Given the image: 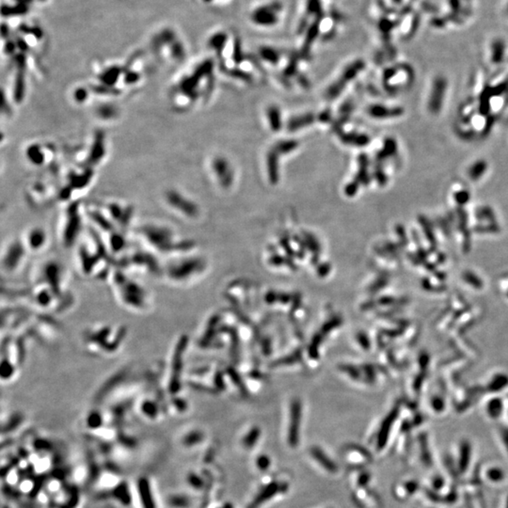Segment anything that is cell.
<instances>
[{"label":"cell","mask_w":508,"mask_h":508,"mask_svg":"<svg viewBox=\"0 0 508 508\" xmlns=\"http://www.w3.org/2000/svg\"><path fill=\"white\" fill-rule=\"evenodd\" d=\"M281 487L282 486H280V484H277V483L269 484V486H266L259 493V495L254 499L252 503L249 505V508H256L258 505L262 504L263 502L272 498L274 495H276L277 492H279L281 490Z\"/></svg>","instance_id":"11"},{"label":"cell","mask_w":508,"mask_h":508,"mask_svg":"<svg viewBox=\"0 0 508 508\" xmlns=\"http://www.w3.org/2000/svg\"><path fill=\"white\" fill-rule=\"evenodd\" d=\"M259 435H260V431L258 429H253L248 435L245 438L244 440V444L247 448H250L252 447L254 444L257 442L258 438H259Z\"/></svg>","instance_id":"16"},{"label":"cell","mask_w":508,"mask_h":508,"mask_svg":"<svg viewBox=\"0 0 508 508\" xmlns=\"http://www.w3.org/2000/svg\"><path fill=\"white\" fill-rule=\"evenodd\" d=\"M139 236L146 249L155 255H163L167 258L189 251L191 246L189 243L176 239L173 230L160 225H147L141 227Z\"/></svg>","instance_id":"3"},{"label":"cell","mask_w":508,"mask_h":508,"mask_svg":"<svg viewBox=\"0 0 508 508\" xmlns=\"http://www.w3.org/2000/svg\"><path fill=\"white\" fill-rule=\"evenodd\" d=\"M203 435L202 432L199 431H192L189 432V434L184 436L182 439V443L185 446H193L195 444L201 443L203 441Z\"/></svg>","instance_id":"13"},{"label":"cell","mask_w":508,"mask_h":508,"mask_svg":"<svg viewBox=\"0 0 508 508\" xmlns=\"http://www.w3.org/2000/svg\"><path fill=\"white\" fill-rule=\"evenodd\" d=\"M29 253L23 242L14 241L8 244L2 252V272L8 276L15 275L24 269L25 262Z\"/></svg>","instance_id":"5"},{"label":"cell","mask_w":508,"mask_h":508,"mask_svg":"<svg viewBox=\"0 0 508 508\" xmlns=\"http://www.w3.org/2000/svg\"><path fill=\"white\" fill-rule=\"evenodd\" d=\"M183 254L167 258V261L162 264L161 279L172 286L189 284L204 269V265L201 259L188 258Z\"/></svg>","instance_id":"4"},{"label":"cell","mask_w":508,"mask_h":508,"mask_svg":"<svg viewBox=\"0 0 508 508\" xmlns=\"http://www.w3.org/2000/svg\"><path fill=\"white\" fill-rule=\"evenodd\" d=\"M128 329L121 324H96L82 334V345L91 355L111 357L124 345Z\"/></svg>","instance_id":"2"},{"label":"cell","mask_w":508,"mask_h":508,"mask_svg":"<svg viewBox=\"0 0 508 508\" xmlns=\"http://www.w3.org/2000/svg\"><path fill=\"white\" fill-rule=\"evenodd\" d=\"M112 296L118 304L133 313L144 314L152 310L153 300L145 285L116 266L107 280Z\"/></svg>","instance_id":"1"},{"label":"cell","mask_w":508,"mask_h":508,"mask_svg":"<svg viewBox=\"0 0 508 508\" xmlns=\"http://www.w3.org/2000/svg\"><path fill=\"white\" fill-rule=\"evenodd\" d=\"M23 244L29 253H39L48 245V236L43 229L33 228L25 234Z\"/></svg>","instance_id":"9"},{"label":"cell","mask_w":508,"mask_h":508,"mask_svg":"<svg viewBox=\"0 0 508 508\" xmlns=\"http://www.w3.org/2000/svg\"><path fill=\"white\" fill-rule=\"evenodd\" d=\"M134 406L135 411L141 419L150 422L159 421L164 410H167L166 405L162 404V396H158L157 393H145L141 395L135 400Z\"/></svg>","instance_id":"6"},{"label":"cell","mask_w":508,"mask_h":508,"mask_svg":"<svg viewBox=\"0 0 508 508\" xmlns=\"http://www.w3.org/2000/svg\"><path fill=\"white\" fill-rule=\"evenodd\" d=\"M204 3H210V2H213L214 0H202Z\"/></svg>","instance_id":"19"},{"label":"cell","mask_w":508,"mask_h":508,"mask_svg":"<svg viewBox=\"0 0 508 508\" xmlns=\"http://www.w3.org/2000/svg\"><path fill=\"white\" fill-rule=\"evenodd\" d=\"M505 14H506L508 17V2L506 3V5H505Z\"/></svg>","instance_id":"20"},{"label":"cell","mask_w":508,"mask_h":508,"mask_svg":"<svg viewBox=\"0 0 508 508\" xmlns=\"http://www.w3.org/2000/svg\"><path fill=\"white\" fill-rule=\"evenodd\" d=\"M153 492L152 483L147 476H140L135 485V496L141 508H157V501Z\"/></svg>","instance_id":"8"},{"label":"cell","mask_w":508,"mask_h":508,"mask_svg":"<svg viewBox=\"0 0 508 508\" xmlns=\"http://www.w3.org/2000/svg\"><path fill=\"white\" fill-rule=\"evenodd\" d=\"M401 1H402V0H392V2H393L394 4H398V3H400Z\"/></svg>","instance_id":"18"},{"label":"cell","mask_w":508,"mask_h":508,"mask_svg":"<svg viewBox=\"0 0 508 508\" xmlns=\"http://www.w3.org/2000/svg\"><path fill=\"white\" fill-rule=\"evenodd\" d=\"M170 506L173 508H187L189 506V500L181 495H172L167 499Z\"/></svg>","instance_id":"14"},{"label":"cell","mask_w":508,"mask_h":508,"mask_svg":"<svg viewBox=\"0 0 508 508\" xmlns=\"http://www.w3.org/2000/svg\"><path fill=\"white\" fill-rule=\"evenodd\" d=\"M311 454H312V457L317 460L319 462V464L324 467L327 472H337V466L335 465L333 461L327 457V455L323 452V451L319 449L318 447H313L312 450H311Z\"/></svg>","instance_id":"12"},{"label":"cell","mask_w":508,"mask_h":508,"mask_svg":"<svg viewBox=\"0 0 508 508\" xmlns=\"http://www.w3.org/2000/svg\"><path fill=\"white\" fill-rule=\"evenodd\" d=\"M261 56L265 59L274 62L278 59V57H280V54H279V51H277L274 48L263 47L261 49Z\"/></svg>","instance_id":"15"},{"label":"cell","mask_w":508,"mask_h":508,"mask_svg":"<svg viewBox=\"0 0 508 508\" xmlns=\"http://www.w3.org/2000/svg\"><path fill=\"white\" fill-rule=\"evenodd\" d=\"M257 463H258V467L261 470H266L269 466V458L268 457H266V456L260 457L258 458V460H257Z\"/></svg>","instance_id":"17"},{"label":"cell","mask_w":508,"mask_h":508,"mask_svg":"<svg viewBox=\"0 0 508 508\" xmlns=\"http://www.w3.org/2000/svg\"><path fill=\"white\" fill-rule=\"evenodd\" d=\"M283 5L280 1H270L254 8L249 15V20L257 27L272 28L281 20Z\"/></svg>","instance_id":"7"},{"label":"cell","mask_w":508,"mask_h":508,"mask_svg":"<svg viewBox=\"0 0 508 508\" xmlns=\"http://www.w3.org/2000/svg\"><path fill=\"white\" fill-rule=\"evenodd\" d=\"M299 406L295 404L292 408L290 429H289V443L291 446H296L298 443V424H299Z\"/></svg>","instance_id":"10"},{"label":"cell","mask_w":508,"mask_h":508,"mask_svg":"<svg viewBox=\"0 0 508 508\" xmlns=\"http://www.w3.org/2000/svg\"><path fill=\"white\" fill-rule=\"evenodd\" d=\"M41 1H45V0H41Z\"/></svg>","instance_id":"21"}]
</instances>
